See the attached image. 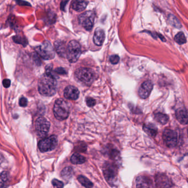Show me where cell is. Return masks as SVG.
<instances>
[{
  "instance_id": "30",
  "label": "cell",
  "mask_w": 188,
  "mask_h": 188,
  "mask_svg": "<svg viewBox=\"0 0 188 188\" xmlns=\"http://www.w3.org/2000/svg\"><path fill=\"white\" fill-rule=\"evenodd\" d=\"M55 72H56V74H66V70L62 68H57L55 70Z\"/></svg>"
},
{
  "instance_id": "12",
  "label": "cell",
  "mask_w": 188,
  "mask_h": 188,
  "mask_svg": "<svg viewBox=\"0 0 188 188\" xmlns=\"http://www.w3.org/2000/svg\"><path fill=\"white\" fill-rule=\"evenodd\" d=\"M79 89L74 86H68L64 90V97L68 99L76 100L79 97Z\"/></svg>"
},
{
  "instance_id": "19",
  "label": "cell",
  "mask_w": 188,
  "mask_h": 188,
  "mask_svg": "<svg viewBox=\"0 0 188 188\" xmlns=\"http://www.w3.org/2000/svg\"><path fill=\"white\" fill-rule=\"evenodd\" d=\"M71 162L74 165H81L86 162V158L79 153H74L71 157Z\"/></svg>"
},
{
  "instance_id": "9",
  "label": "cell",
  "mask_w": 188,
  "mask_h": 188,
  "mask_svg": "<svg viewBox=\"0 0 188 188\" xmlns=\"http://www.w3.org/2000/svg\"><path fill=\"white\" fill-rule=\"evenodd\" d=\"M50 124L47 119L44 117H39L36 120L35 128L38 135L44 137L48 134L50 129Z\"/></svg>"
},
{
  "instance_id": "13",
  "label": "cell",
  "mask_w": 188,
  "mask_h": 188,
  "mask_svg": "<svg viewBox=\"0 0 188 188\" xmlns=\"http://www.w3.org/2000/svg\"><path fill=\"white\" fill-rule=\"evenodd\" d=\"M105 34L104 30L101 28H97L93 36L94 43L97 46H101L103 44Z\"/></svg>"
},
{
  "instance_id": "23",
  "label": "cell",
  "mask_w": 188,
  "mask_h": 188,
  "mask_svg": "<svg viewBox=\"0 0 188 188\" xmlns=\"http://www.w3.org/2000/svg\"><path fill=\"white\" fill-rule=\"evenodd\" d=\"M174 40L178 44H180V45L185 44L186 43V39L185 36L183 32L178 33L175 36Z\"/></svg>"
},
{
  "instance_id": "17",
  "label": "cell",
  "mask_w": 188,
  "mask_h": 188,
  "mask_svg": "<svg viewBox=\"0 0 188 188\" xmlns=\"http://www.w3.org/2000/svg\"><path fill=\"white\" fill-rule=\"evenodd\" d=\"M54 46L55 48L56 53H58V55L61 57H65L66 54V48L65 46L64 42L57 40L54 43Z\"/></svg>"
},
{
  "instance_id": "11",
  "label": "cell",
  "mask_w": 188,
  "mask_h": 188,
  "mask_svg": "<svg viewBox=\"0 0 188 188\" xmlns=\"http://www.w3.org/2000/svg\"><path fill=\"white\" fill-rule=\"evenodd\" d=\"M153 84L150 81L145 82L142 84L139 90V95L142 99H146L150 95L153 89Z\"/></svg>"
},
{
  "instance_id": "25",
  "label": "cell",
  "mask_w": 188,
  "mask_h": 188,
  "mask_svg": "<svg viewBox=\"0 0 188 188\" xmlns=\"http://www.w3.org/2000/svg\"><path fill=\"white\" fill-rule=\"evenodd\" d=\"M8 180V174L7 172H3L0 174V188L4 187Z\"/></svg>"
},
{
  "instance_id": "10",
  "label": "cell",
  "mask_w": 188,
  "mask_h": 188,
  "mask_svg": "<svg viewBox=\"0 0 188 188\" xmlns=\"http://www.w3.org/2000/svg\"><path fill=\"white\" fill-rule=\"evenodd\" d=\"M163 139L167 146L173 148L178 143V134L173 130L165 129L163 134Z\"/></svg>"
},
{
  "instance_id": "20",
  "label": "cell",
  "mask_w": 188,
  "mask_h": 188,
  "mask_svg": "<svg viewBox=\"0 0 188 188\" xmlns=\"http://www.w3.org/2000/svg\"><path fill=\"white\" fill-rule=\"evenodd\" d=\"M155 120L157 121L159 123L162 125H165L167 123L169 120V117L166 114H163L161 113H158L155 114Z\"/></svg>"
},
{
  "instance_id": "32",
  "label": "cell",
  "mask_w": 188,
  "mask_h": 188,
  "mask_svg": "<svg viewBox=\"0 0 188 188\" xmlns=\"http://www.w3.org/2000/svg\"><path fill=\"white\" fill-rule=\"evenodd\" d=\"M17 3H18L19 5H22V6H30V3H27L25 1L23 0H16Z\"/></svg>"
},
{
  "instance_id": "34",
  "label": "cell",
  "mask_w": 188,
  "mask_h": 188,
  "mask_svg": "<svg viewBox=\"0 0 188 188\" xmlns=\"http://www.w3.org/2000/svg\"><path fill=\"white\" fill-rule=\"evenodd\" d=\"M3 160H4L3 156V155L1 153H0V165L3 162Z\"/></svg>"
},
{
  "instance_id": "14",
  "label": "cell",
  "mask_w": 188,
  "mask_h": 188,
  "mask_svg": "<svg viewBox=\"0 0 188 188\" xmlns=\"http://www.w3.org/2000/svg\"><path fill=\"white\" fill-rule=\"evenodd\" d=\"M175 116L176 119L181 124L186 125L188 123V112L185 108L178 109L175 113Z\"/></svg>"
},
{
  "instance_id": "16",
  "label": "cell",
  "mask_w": 188,
  "mask_h": 188,
  "mask_svg": "<svg viewBox=\"0 0 188 188\" xmlns=\"http://www.w3.org/2000/svg\"><path fill=\"white\" fill-rule=\"evenodd\" d=\"M87 4L86 0H74L71 3V7L76 11L82 12L86 8Z\"/></svg>"
},
{
  "instance_id": "31",
  "label": "cell",
  "mask_w": 188,
  "mask_h": 188,
  "mask_svg": "<svg viewBox=\"0 0 188 188\" xmlns=\"http://www.w3.org/2000/svg\"><path fill=\"white\" fill-rule=\"evenodd\" d=\"M3 86L5 88H8L11 85V81L8 79H5L3 81Z\"/></svg>"
},
{
  "instance_id": "18",
  "label": "cell",
  "mask_w": 188,
  "mask_h": 188,
  "mask_svg": "<svg viewBox=\"0 0 188 188\" xmlns=\"http://www.w3.org/2000/svg\"><path fill=\"white\" fill-rule=\"evenodd\" d=\"M143 129L147 134L150 135L151 137H155L157 134V129L156 126L152 124H147L144 125Z\"/></svg>"
},
{
  "instance_id": "26",
  "label": "cell",
  "mask_w": 188,
  "mask_h": 188,
  "mask_svg": "<svg viewBox=\"0 0 188 188\" xmlns=\"http://www.w3.org/2000/svg\"><path fill=\"white\" fill-rule=\"evenodd\" d=\"M86 104L88 105L89 107H92L93 106H94L96 103V101H95L94 99H93V98L88 97L86 98Z\"/></svg>"
},
{
  "instance_id": "5",
  "label": "cell",
  "mask_w": 188,
  "mask_h": 188,
  "mask_svg": "<svg viewBox=\"0 0 188 188\" xmlns=\"http://www.w3.org/2000/svg\"><path fill=\"white\" fill-rule=\"evenodd\" d=\"M39 56L45 60H51L54 58L55 55V52L51 43L48 41L44 42L42 45L35 48Z\"/></svg>"
},
{
  "instance_id": "29",
  "label": "cell",
  "mask_w": 188,
  "mask_h": 188,
  "mask_svg": "<svg viewBox=\"0 0 188 188\" xmlns=\"http://www.w3.org/2000/svg\"><path fill=\"white\" fill-rule=\"evenodd\" d=\"M19 105L21 107H26L27 105V103H28L27 99H26V98H21L20 100H19Z\"/></svg>"
},
{
  "instance_id": "22",
  "label": "cell",
  "mask_w": 188,
  "mask_h": 188,
  "mask_svg": "<svg viewBox=\"0 0 188 188\" xmlns=\"http://www.w3.org/2000/svg\"><path fill=\"white\" fill-rule=\"evenodd\" d=\"M77 179L79 183L86 188H91L93 186V183L85 176L80 175L78 177Z\"/></svg>"
},
{
  "instance_id": "28",
  "label": "cell",
  "mask_w": 188,
  "mask_h": 188,
  "mask_svg": "<svg viewBox=\"0 0 188 188\" xmlns=\"http://www.w3.org/2000/svg\"><path fill=\"white\" fill-rule=\"evenodd\" d=\"M109 60H110V63H112V64L115 65V64H116L119 63V60H120V58L117 55H112V56L110 57Z\"/></svg>"
},
{
  "instance_id": "7",
  "label": "cell",
  "mask_w": 188,
  "mask_h": 188,
  "mask_svg": "<svg viewBox=\"0 0 188 188\" xmlns=\"http://www.w3.org/2000/svg\"><path fill=\"white\" fill-rule=\"evenodd\" d=\"M95 18L94 12L91 11H87L79 17V23L86 30H91L93 28Z\"/></svg>"
},
{
  "instance_id": "4",
  "label": "cell",
  "mask_w": 188,
  "mask_h": 188,
  "mask_svg": "<svg viewBox=\"0 0 188 188\" xmlns=\"http://www.w3.org/2000/svg\"><path fill=\"white\" fill-rule=\"evenodd\" d=\"M81 53V48L79 43L71 40L66 48V56L70 63H74L79 60Z\"/></svg>"
},
{
  "instance_id": "27",
  "label": "cell",
  "mask_w": 188,
  "mask_h": 188,
  "mask_svg": "<svg viewBox=\"0 0 188 188\" xmlns=\"http://www.w3.org/2000/svg\"><path fill=\"white\" fill-rule=\"evenodd\" d=\"M52 184L55 188H61L64 187V184L63 182L57 179H53L52 181Z\"/></svg>"
},
{
  "instance_id": "2",
  "label": "cell",
  "mask_w": 188,
  "mask_h": 188,
  "mask_svg": "<svg viewBox=\"0 0 188 188\" xmlns=\"http://www.w3.org/2000/svg\"><path fill=\"white\" fill-rule=\"evenodd\" d=\"M54 115L59 120H64L68 118L70 114V107L68 103L63 99L56 100L53 105Z\"/></svg>"
},
{
  "instance_id": "6",
  "label": "cell",
  "mask_w": 188,
  "mask_h": 188,
  "mask_svg": "<svg viewBox=\"0 0 188 188\" xmlns=\"http://www.w3.org/2000/svg\"><path fill=\"white\" fill-rule=\"evenodd\" d=\"M58 145V138L55 135L45 138L39 142L38 147L42 152H47L55 149Z\"/></svg>"
},
{
  "instance_id": "1",
  "label": "cell",
  "mask_w": 188,
  "mask_h": 188,
  "mask_svg": "<svg viewBox=\"0 0 188 188\" xmlns=\"http://www.w3.org/2000/svg\"><path fill=\"white\" fill-rule=\"evenodd\" d=\"M51 67L47 66L46 73L40 78L38 83V91L44 96H53L57 91V81L51 72Z\"/></svg>"
},
{
  "instance_id": "15",
  "label": "cell",
  "mask_w": 188,
  "mask_h": 188,
  "mask_svg": "<svg viewBox=\"0 0 188 188\" xmlns=\"http://www.w3.org/2000/svg\"><path fill=\"white\" fill-rule=\"evenodd\" d=\"M136 187L137 188L152 187V184L151 179L146 176H138L136 178Z\"/></svg>"
},
{
  "instance_id": "8",
  "label": "cell",
  "mask_w": 188,
  "mask_h": 188,
  "mask_svg": "<svg viewBox=\"0 0 188 188\" xmlns=\"http://www.w3.org/2000/svg\"><path fill=\"white\" fill-rule=\"evenodd\" d=\"M103 173L105 178L110 184L115 183L117 179L118 170L115 165L112 163H107L104 165Z\"/></svg>"
},
{
  "instance_id": "21",
  "label": "cell",
  "mask_w": 188,
  "mask_h": 188,
  "mask_svg": "<svg viewBox=\"0 0 188 188\" xmlns=\"http://www.w3.org/2000/svg\"><path fill=\"white\" fill-rule=\"evenodd\" d=\"M61 176L65 180H69L72 177L74 171L71 167H66L61 172Z\"/></svg>"
},
{
  "instance_id": "33",
  "label": "cell",
  "mask_w": 188,
  "mask_h": 188,
  "mask_svg": "<svg viewBox=\"0 0 188 188\" xmlns=\"http://www.w3.org/2000/svg\"><path fill=\"white\" fill-rule=\"evenodd\" d=\"M68 3V1H63L61 3V9H62V10H64L65 9V6H66V4L67 3Z\"/></svg>"
},
{
  "instance_id": "24",
  "label": "cell",
  "mask_w": 188,
  "mask_h": 188,
  "mask_svg": "<svg viewBox=\"0 0 188 188\" xmlns=\"http://www.w3.org/2000/svg\"><path fill=\"white\" fill-rule=\"evenodd\" d=\"M13 42H15L17 44H21L22 45H23L24 47H26V45L28 44V42L27 40L24 38L23 37H21L20 36H14L13 37Z\"/></svg>"
},
{
  "instance_id": "3",
  "label": "cell",
  "mask_w": 188,
  "mask_h": 188,
  "mask_svg": "<svg viewBox=\"0 0 188 188\" xmlns=\"http://www.w3.org/2000/svg\"><path fill=\"white\" fill-rule=\"evenodd\" d=\"M74 74L77 79L86 86H91L95 79L94 73L88 68H79Z\"/></svg>"
}]
</instances>
